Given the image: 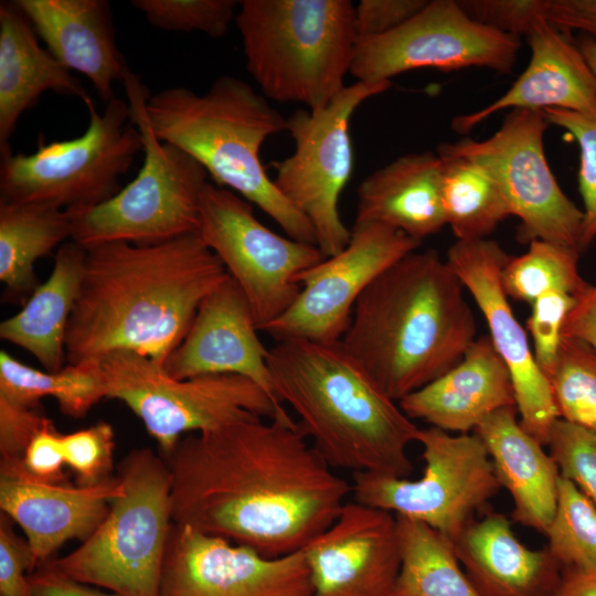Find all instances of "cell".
<instances>
[{
  "instance_id": "cell-1",
  "label": "cell",
  "mask_w": 596,
  "mask_h": 596,
  "mask_svg": "<svg viewBox=\"0 0 596 596\" xmlns=\"http://www.w3.org/2000/svg\"><path fill=\"white\" fill-rule=\"evenodd\" d=\"M162 457L173 523L269 557L301 551L352 493L296 421L253 417L189 434Z\"/></svg>"
},
{
  "instance_id": "cell-2",
  "label": "cell",
  "mask_w": 596,
  "mask_h": 596,
  "mask_svg": "<svg viewBox=\"0 0 596 596\" xmlns=\"http://www.w3.org/2000/svg\"><path fill=\"white\" fill-rule=\"evenodd\" d=\"M228 276L198 232L155 244L119 241L86 248L66 329V363L129 351L162 366L203 299Z\"/></svg>"
},
{
  "instance_id": "cell-3",
  "label": "cell",
  "mask_w": 596,
  "mask_h": 596,
  "mask_svg": "<svg viewBox=\"0 0 596 596\" xmlns=\"http://www.w3.org/2000/svg\"><path fill=\"white\" fill-rule=\"evenodd\" d=\"M464 288L435 249H416L364 290L341 343L400 402L455 366L477 339Z\"/></svg>"
},
{
  "instance_id": "cell-4",
  "label": "cell",
  "mask_w": 596,
  "mask_h": 596,
  "mask_svg": "<svg viewBox=\"0 0 596 596\" xmlns=\"http://www.w3.org/2000/svg\"><path fill=\"white\" fill-rule=\"evenodd\" d=\"M267 364L277 398L332 469L409 477L419 427L341 341L279 340Z\"/></svg>"
},
{
  "instance_id": "cell-5",
  "label": "cell",
  "mask_w": 596,
  "mask_h": 596,
  "mask_svg": "<svg viewBox=\"0 0 596 596\" xmlns=\"http://www.w3.org/2000/svg\"><path fill=\"white\" fill-rule=\"evenodd\" d=\"M156 137L195 159L216 182L270 216L286 236L316 245L309 221L276 189L260 160L265 140L287 130L268 99L238 77L222 75L204 94L177 86L146 99Z\"/></svg>"
},
{
  "instance_id": "cell-6",
  "label": "cell",
  "mask_w": 596,
  "mask_h": 596,
  "mask_svg": "<svg viewBox=\"0 0 596 596\" xmlns=\"http://www.w3.org/2000/svg\"><path fill=\"white\" fill-rule=\"evenodd\" d=\"M350 0H243L236 11L246 68L262 94L308 110L345 87L358 33Z\"/></svg>"
},
{
  "instance_id": "cell-7",
  "label": "cell",
  "mask_w": 596,
  "mask_h": 596,
  "mask_svg": "<svg viewBox=\"0 0 596 596\" xmlns=\"http://www.w3.org/2000/svg\"><path fill=\"white\" fill-rule=\"evenodd\" d=\"M117 476L121 494L78 547L47 564L60 574L120 596H160V578L172 520L171 475L161 455L130 450Z\"/></svg>"
},
{
  "instance_id": "cell-8",
  "label": "cell",
  "mask_w": 596,
  "mask_h": 596,
  "mask_svg": "<svg viewBox=\"0 0 596 596\" xmlns=\"http://www.w3.org/2000/svg\"><path fill=\"white\" fill-rule=\"evenodd\" d=\"M123 85L143 145L136 175L109 200L72 216L71 241L84 248L107 242L155 244L198 231L205 169L180 148L159 140L149 125V94L130 70Z\"/></svg>"
},
{
  "instance_id": "cell-9",
  "label": "cell",
  "mask_w": 596,
  "mask_h": 596,
  "mask_svg": "<svg viewBox=\"0 0 596 596\" xmlns=\"http://www.w3.org/2000/svg\"><path fill=\"white\" fill-rule=\"evenodd\" d=\"M86 131L73 139L44 142L32 153L1 155L0 201L41 203L81 212L120 190V180L143 149L129 105L114 98L100 114L94 102Z\"/></svg>"
},
{
  "instance_id": "cell-10",
  "label": "cell",
  "mask_w": 596,
  "mask_h": 596,
  "mask_svg": "<svg viewBox=\"0 0 596 596\" xmlns=\"http://www.w3.org/2000/svg\"><path fill=\"white\" fill-rule=\"evenodd\" d=\"M99 362L106 397L121 401L141 421L161 456L170 454L185 435L240 421L295 422L284 406L241 375L174 379L149 358L129 351L111 352Z\"/></svg>"
},
{
  "instance_id": "cell-11",
  "label": "cell",
  "mask_w": 596,
  "mask_h": 596,
  "mask_svg": "<svg viewBox=\"0 0 596 596\" xmlns=\"http://www.w3.org/2000/svg\"><path fill=\"white\" fill-rule=\"evenodd\" d=\"M416 441L425 461L419 478L352 473V500L427 524L455 542L501 489L492 461L475 432L429 426L418 429Z\"/></svg>"
},
{
  "instance_id": "cell-12",
  "label": "cell",
  "mask_w": 596,
  "mask_h": 596,
  "mask_svg": "<svg viewBox=\"0 0 596 596\" xmlns=\"http://www.w3.org/2000/svg\"><path fill=\"white\" fill-rule=\"evenodd\" d=\"M391 86L392 82L356 81L326 107L298 109L287 118L295 150L272 163L273 183L309 221L324 257L341 252L351 238L339 212L340 195L353 170L351 118L361 104Z\"/></svg>"
},
{
  "instance_id": "cell-13",
  "label": "cell",
  "mask_w": 596,
  "mask_h": 596,
  "mask_svg": "<svg viewBox=\"0 0 596 596\" xmlns=\"http://www.w3.org/2000/svg\"><path fill=\"white\" fill-rule=\"evenodd\" d=\"M549 125L543 110L512 109L489 138L465 137L438 145L436 152L469 159L489 171L520 220L521 242L541 240L582 253L584 213L563 192L546 160Z\"/></svg>"
},
{
  "instance_id": "cell-14",
  "label": "cell",
  "mask_w": 596,
  "mask_h": 596,
  "mask_svg": "<svg viewBox=\"0 0 596 596\" xmlns=\"http://www.w3.org/2000/svg\"><path fill=\"white\" fill-rule=\"evenodd\" d=\"M196 232L246 296L259 331L295 302L301 274L326 258L317 245L269 230L252 203L211 182L202 191Z\"/></svg>"
},
{
  "instance_id": "cell-15",
  "label": "cell",
  "mask_w": 596,
  "mask_h": 596,
  "mask_svg": "<svg viewBox=\"0 0 596 596\" xmlns=\"http://www.w3.org/2000/svg\"><path fill=\"white\" fill-rule=\"evenodd\" d=\"M520 47V39L473 21L457 0H432L396 30L359 40L350 74L365 83L391 82L417 68L487 67L508 74Z\"/></svg>"
},
{
  "instance_id": "cell-16",
  "label": "cell",
  "mask_w": 596,
  "mask_h": 596,
  "mask_svg": "<svg viewBox=\"0 0 596 596\" xmlns=\"http://www.w3.org/2000/svg\"><path fill=\"white\" fill-rule=\"evenodd\" d=\"M422 242L380 223H354L348 245L300 276L301 289L291 307L260 331L277 341H341L353 308L385 269Z\"/></svg>"
},
{
  "instance_id": "cell-17",
  "label": "cell",
  "mask_w": 596,
  "mask_h": 596,
  "mask_svg": "<svg viewBox=\"0 0 596 596\" xmlns=\"http://www.w3.org/2000/svg\"><path fill=\"white\" fill-rule=\"evenodd\" d=\"M302 551L269 557L226 539L173 523L160 596H311Z\"/></svg>"
},
{
  "instance_id": "cell-18",
  "label": "cell",
  "mask_w": 596,
  "mask_h": 596,
  "mask_svg": "<svg viewBox=\"0 0 596 596\" xmlns=\"http://www.w3.org/2000/svg\"><path fill=\"white\" fill-rule=\"evenodd\" d=\"M508 258L496 241L483 238L457 240L448 248L445 260L478 305L493 347L509 369L521 426L546 446L558 415L526 331L501 285V272Z\"/></svg>"
},
{
  "instance_id": "cell-19",
  "label": "cell",
  "mask_w": 596,
  "mask_h": 596,
  "mask_svg": "<svg viewBox=\"0 0 596 596\" xmlns=\"http://www.w3.org/2000/svg\"><path fill=\"white\" fill-rule=\"evenodd\" d=\"M301 551L311 596H391L401 566L396 515L347 501Z\"/></svg>"
},
{
  "instance_id": "cell-20",
  "label": "cell",
  "mask_w": 596,
  "mask_h": 596,
  "mask_svg": "<svg viewBox=\"0 0 596 596\" xmlns=\"http://www.w3.org/2000/svg\"><path fill=\"white\" fill-rule=\"evenodd\" d=\"M251 305L228 276L201 302L181 343L162 365L174 379L236 374L249 379L280 406Z\"/></svg>"
},
{
  "instance_id": "cell-21",
  "label": "cell",
  "mask_w": 596,
  "mask_h": 596,
  "mask_svg": "<svg viewBox=\"0 0 596 596\" xmlns=\"http://www.w3.org/2000/svg\"><path fill=\"white\" fill-rule=\"evenodd\" d=\"M123 490L118 476L82 487L34 480L22 471L21 462L0 465L1 512L24 532L36 567L47 563L66 542L89 538Z\"/></svg>"
},
{
  "instance_id": "cell-22",
  "label": "cell",
  "mask_w": 596,
  "mask_h": 596,
  "mask_svg": "<svg viewBox=\"0 0 596 596\" xmlns=\"http://www.w3.org/2000/svg\"><path fill=\"white\" fill-rule=\"evenodd\" d=\"M531 58L526 68L499 98L481 109L451 120V129L465 135L504 109L574 111L596 117V76L576 42L547 20L526 36Z\"/></svg>"
},
{
  "instance_id": "cell-23",
  "label": "cell",
  "mask_w": 596,
  "mask_h": 596,
  "mask_svg": "<svg viewBox=\"0 0 596 596\" xmlns=\"http://www.w3.org/2000/svg\"><path fill=\"white\" fill-rule=\"evenodd\" d=\"M412 419L469 434L492 413L517 406L509 369L489 336L477 338L443 375L398 402Z\"/></svg>"
},
{
  "instance_id": "cell-24",
  "label": "cell",
  "mask_w": 596,
  "mask_h": 596,
  "mask_svg": "<svg viewBox=\"0 0 596 596\" xmlns=\"http://www.w3.org/2000/svg\"><path fill=\"white\" fill-rule=\"evenodd\" d=\"M46 49L70 71L85 75L107 104L129 71L116 44L105 0H14Z\"/></svg>"
},
{
  "instance_id": "cell-25",
  "label": "cell",
  "mask_w": 596,
  "mask_h": 596,
  "mask_svg": "<svg viewBox=\"0 0 596 596\" xmlns=\"http://www.w3.org/2000/svg\"><path fill=\"white\" fill-rule=\"evenodd\" d=\"M454 543L479 596H556L561 566L546 547L523 544L504 514L488 512L475 519Z\"/></svg>"
},
{
  "instance_id": "cell-26",
  "label": "cell",
  "mask_w": 596,
  "mask_h": 596,
  "mask_svg": "<svg viewBox=\"0 0 596 596\" xmlns=\"http://www.w3.org/2000/svg\"><path fill=\"white\" fill-rule=\"evenodd\" d=\"M475 433L501 488L512 499V521L545 534L555 512L561 473L544 445L521 426L517 406L492 413Z\"/></svg>"
},
{
  "instance_id": "cell-27",
  "label": "cell",
  "mask_w": 596,
  "mask_h": 596,
  "mask_svg": "<svg viewBox=\"0 0 596 596\" xmlns=\"http://www.w3.org/2000/svg\"><path fill=\"white\" fill-rule=\"evenodd\" d=\"M443 162L437 152H411L369 174L358 187L354 223H380L422 242L446 219Z\"/></svg>"
},
{
  "instance_id": "cell-28",
  "label": "cell",
  "mask_w": 596,
  "mask_h": 596,
  "mask_svg": "<svg viewBox=\"0 0 596 596\" xmlns=\"http://www.w3.org/2000/svg\"><path fill=\"white\" fill-rule=\"evenodd\" d=\"M52 91L81 98L91 97L81 82L47 49L14 1L0 3V152L10 151L9 139L20 117Z\"/></svg>"
},
{
  "instance_id": "cell-29",
  "label": "cell",
  "mask_w": 596,
  "mask_h": 596,
  "mask_svg": "<svg viewBox=\"0 0 596 596\" xmlns=\"http://www.w3.org/2000/svg\"><path fill=\"white\" fill-rule=\"evenodd\" d=\"M86 248L67 241L57 248L47 279L21 310L0 323V338L32 354L45 371L66 364L65 336L77 300Z\"/></svg>"
},
{
  "instance_id": "cell-30",
  "label": "cell",
  "mask_w": 596,
  "mask_h": 596,
  "mask_svg": "<svg viewBox=\"0 0 596 596\" xmlns=\"http://www.w3.org/2000/svg\"><path fill=\"white\" fill-rule=\"evenodd\" d=\"M71 237L70 212L50 204L0 201L3 301L23 306L40 285L35 262Z\"/></svg>"
},
{
  "instance_id": "cell-31",
  "label": "cell",
  "mask_w": 596,
  "mask_h": 596,
  "mask_svg": "<svg viewBox=\"0 0 596 596\" xmlns=\"http://www.w3.org/2000/svg\"><path fill=\"white\" fill-rule=\"evenodd\" d=\"M53 397L60 411L82 418L104 397L106 384L99 361L66 363L55 372L34 369L7 351L0 352V398L39 408L44 397Z\"/></svg>"
},
{
  "instance_id": "cell-32",
  "label": "cell",
  "mask_w": 596,
  "mask_h": 596,
  "mask_svg": "<svg viewBox=\"0 0 596 596\" xmlns=\"http://www.w3.org/2000/svg\"><path fill=\"white\" fill-rule=\"evenodd\" d=\"M396 519L401 566L391 596H479L450 539L422 522Z\"/></svg>"
},
{
  "instance_id": "cell-33",
  "label": "cell",
  "mask_w": 596,
  "mask_h": 596,
  "mask_svg": "<svg viewBox=\"0 0 596 596\" xmlns=\"http://www.w3.org/2000/svg\"><path fill=\"white\" fill-rule=\"evenodd\" d=\"M439 157L443 162L441 200L446 225L450 226L459 241L487 238L503 220L512 215L498 183L485 167L475 161L461 157Z\"/></svg>"
},
{
  "instance_id": "cell-34",
  "label": "cell",
  "mask_w": 596,
  "mask_h": 596,
  "mask_svg": "<svg viewBox=\"0 0 596 596\" xmlns=\"http://www.w3.org/2000/svg\"><path fill=\"white\" fill-rule=\"evenodd\" d=\"M529 244L524 254L509 256L501 272V285L509 298L531 305L547 291L579 297L590 286L578 272L581 253L541 240Z\"/></svg>"
},
{
  "instance_id": "cell-35",
  "label": "cell",
  "mask_w": 596,
  "mask_h": 596,
  "mask_svg": "<svg viewBox=\"0 0 596 596\" xmlns=\"http://www.w3.org/2000/svg\"><path fill=\"white\" fill-rule=\"evenodd\" d=\"M544 535L562 572H596V504L562 476L555 512Z\"/></svg>"
},
{
  "instance_id": "cell-36",
  "label": "cell",
  "mask_w": 596,
  "mask_h": 596,
  "mask_svg": "<svg viewBox=\"0 0 596 596\" xmlns=\"http://www.w3.org/2000/svg\"><path fill=\"white\" fill-rule=\"evenodd\" d=\"M545 377L560 419L596 427V350L589 343L563 336Z\"/></svg>"
},
{
  "instance_id": "cell-37",
  "label": "cell",
  "mask_w": 596,
  "mask_h": 596,
  "mask_svg": "<svg viewBox=\"0 0 596 596\" xmlns=\"http://www.w3.org/2000/svg\"><path fill=\"white\" fill-rule=\"evenodd\" d=\"M235 0H132L155 28L164 31H199L211 38H222L235 20Z\"/></svg>"
},
{
  "instance_id": "cell-38",
  "label": "cell",
  "mask_w": 596,
  "mask_h": 596,
  "mask_svg": "<svg viewBox=\"0 0 596 596\" xmlns=\"http://www.w3.org/2000/svg\"><path fill=\"white\" fill-rule=\"evenodd\" d=\"M546 446L561 476L596 504V427H583L558 418Z\"/></svg>"
},
{
  "instance_id": "cell-39",
  "label": "cell",
  "mask_w": 596,
  "mask_h": 596,
  "mask_svg": "<svg viewBox=\"0 0 596 596\" xmlns=\"http://www.w3.org/2000/svg\"><path fill=\"white\" fill-rule=\"evenodd\" d=\"M543 113L549 124L568 131L578 145L577 180L584 204L582 232L584 251L596 238V117L555 108L545 109Z\"/></svg>"
},
{
  "instance_id": "cell-40",
  "label": "cell",
  "mask_w": 596,
  "mask_h": 596,
  "mask_svg": "<svg viewBox=\"0 0 596 596\" xmlns=\"http://www.w3.org/2000/svg\"><path fill=\"white\" fill-rule=\"evenodd\" d=\"M66 466L76 485L92 487L113 479L115 433L107 422L62 435Z\"/></svg>"
},
{
  "instance_id": "cell-41",
  "label": "cell",
  "mask_w": 596,
  "mask_h": 596,
  "mask_svg": "<svg viewBox=\"0 0 596 596\" xmlns=\"http://www.w3.org/2000/svg\"><path fill=\"white\" fill-rule=\"evenodd\" d=\"M578 297L560 290L541 295L531 304L526 330L533 341V354L544 375L552 368L563 337L567 315Z\"/></svg>"
},
{
  "instance_id": "cell-42",
  "label": "cell",
  "mask_w": 596,
  "mask_h": 596,
  "mask_svg": "<svg viewBox=\"0 0 596 596\" xmlns=\"http://www.w3.org/2000/svg\"><path fill=\"white\" fill-rule=\"evenodd\" d=\"M473 21L520 39L547 20L550 0H457Z\"/></svg>"
},
{
  "instance_id": "cell-43",
  "label": "cell",
  "mask_w": 596,
  "mask_h": 596,
  "mask_svg": "<svg viewBox=\"0 0 596 596\" xmlns=\"http://www.w3.org/2000/svg\"><path fill=\"white\" fill-rule=\"evenodd\" d=\"M36 567L25 538L13 529V521L0 513V596H31L29 575Z\"/></svg>"
},
{
  "instance_id": "cell-44",
  "label": "cell",
  "mask_w": 596,
  "mask_h": 596,
  "mask_svg": "<svg viewBox=\"0 0 596 596\" xmlns=\"http://www.w3.org/2000/svg\"><path fill=\"white\" fill-rule=\"evenodd\" d=\"M38 409L0 398V465L20 464L32 438L51 421Z\"/></svg>"
},
{
  "instance_id": "cell-45",
  "label": "cell",
  "mask_w": 596,
  "mask_h": 596,
  "mask_svg": "<svg viewBox=\"0 0 596 596\" xmlns=\"http://www.w3.org/2000/svg\"><path fill=\"white\" fill-rule=\"evenodd\" d=\"M428 0H361L354 7L359 40L386 34L419 13Z\"/></svg>"
},
{
  "instance_id": "cell-46",
  "label": "cell",
  "mask_w": 596,
  "mask_h": 596,
  "mask_svg": "<svg viewBox=\"0 0 596 596\" xmlns=\"http://www.w3.org/2000/svg\"><path fill=\"white\" fill-rule=\"evenodd\" d=\"M62 435L50 421L30 441L21 461L22 471L46 483H67Z\"/></svg>"
},
{
  "instance_id": "cell-47",
  "label": "cell",
  "mask_w": 596,
  "mask_h": 596,
  "mask_svg": "<svg viewBox=\"0 0 596 596\" xmlns=\"http://www.w3.org/2000/svg\"><path fill=\"white\" fill-rule=\"evenodd\" d=\"M547 21L561 31L596 39V0H550Z\"/></svg>"
},
{
  "instance_id": "cell-48",
  "label": "cell",
  "mask_w": 596,
  "mask_h": 596,
  "mask_svg": "<svg viewBox=\"0 0 596 596\" xmlns=\"http://www.w3.org/2000/svg\"><path fill=\"white\" fill-rule=\"evenodd\" d=\"M29 584L31 596H120L75 582L60 574L47 563L29 575Z\"/></svg>"
},
{
  "instance_id": "cell-49",
  "label": "cell",
  "mask_w": 596,
  "mask_h": 596,
  "mask_svg": "<svg viewBox=\"0 0 596 596\" xmlns=\"http://www.w3.org/2000/svg\"><path fill=\"white\" fill-rule=\"evenodd\" d=\"M563 336L576 337L596 350V285H590L567 315Z\"/></svg>"
},
{
  "instance_id": "cell-50",
  "label": "cell",
  "mask_w": 596,
  "mask_h": 596,
  "mask_svg": "<svg viewBox=\"0 0 596 596\" xmlns=\"http://www.w3.org/2000/svg\"><path fill=\"white\" fill-rule=\"evenodd\" d=\"M556 596H596V572H563Z\"/></svg>"
},
{
  "instance_id": "cell-51",
  "label": "cell",
  "mask_w": 596,
  "mask_h": 596,
  "mask_svg": "<svg viewBox=\"0 0 596 596\" xmlns=\"http://www.w3.org/2000/svg\"><path fill=\"white\" fill-rule=\"evenodd\" d=\"M576 44L596 76V39L584 35L576 41Z\"/></svg>"
}]
</instances>
